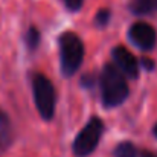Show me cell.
Returning <instances> with one entry per match:
<instances>
[{"label": "cell", "instance_id": "cell-1", "mask_svg": "<svg viewBox=\"0 0 157 157\" xmlns=\"http://www.w3.org/2000/svg\"><path fill=\"white\" fill-rule=\"evenodd\" d=\"M99 86H101V98L102 104L107 108H114L117 105L124 104L128 98V84L125 81L124 73L111 63H107L102 67L101 76H99Z\"/></svg>", "mask_w": 157, "mask_h": 157}, {"label": "cell", "instance_id": "cell-2", "mask_svg": "<svg viewBox=\"0 0 157 157\" xmlns=\"http://www.w3.org/2000/svg\"><path fill=\"white\" fill-rule=\"evenodd\" d=\"M59 59L61 73L66 78L75 75L84 59V44L81 38L73 32H64L59 35Z\"/></svg>", "mask_w": 157, "mask_h": 157}, {"label": "cell", "instance_id": "cell-3", "mask_svg": "<svg viewBox=\"0 0 157 157\" xmlns=\"http://www.w3.org/2000/svg\"><path fill=\"white\" fill-rule=\"evenodd\" d=\"M32 92H34V101L35 107L40 113V116L44 121H51L55 113L56 104V95L51 79H48L44 75L37 73L32 78Z\"/></svg>", "mask_w": 157, "mask_h": 157}, {"label": "cell", "instance_id": "cell-4", "mask_svg": "<svg viewBox=\"0 0 157 157\" xmlns=\"http://www.w3.org/2000/svg\"><path fill=\"white\" fill-rule=\"evenodd\" d=\"M102 133H104L102 119L98 117V116L90 117L89 122L86 124V127L78 133V136L73 140V145H72L73 154L78 157L90 156L95 151V148L98 147Z\"/></svg>", "mask_w": 157, "mask_h": 157}, {"label": "cell", "instance_id": "cell-5", "mask_svg": "<svg viewBox=\"0 0 157 157\" xmlns=\"http://www.w3.org/2000/svg\"><path fill=\"white\" fill-rule=\"evenodd\" d=\"M128 37H130L131 43L142 51H151L156 46L157 41L156 29L145 21L133 23L130 31H128Z\"/></svg>", "mask_w": 157, "mask_h": 157}, {"label": "cell", "instance_id": "cell-6", "mask_svg": "<svg viewBox=\"0 0 157 157\" xmlns=\"http://www.w3.org/2000/svg\"><path fill=\"white\" fill-rule=\"evenodd\" d=\"M113 59H114V66L128 78H137L139 76V61L136 59V56L130 52L127 48L124 46H116L113 51Z\"/></svg>", "mask_w": 157, "mask_h": 157}, {"label": "cell", "instance_id": "cell-7", "mask_svg": "<svg viewBox=\"0 0 157 157\" xmlns=\"http://www.w3.org/2000/svg\"><path fill=\"white\" fill-rule=\"evenodd\" d=\"M12 142V124L6 113L0 111V151H5Z\"/></svg>", "mask_w": 157, "mask_h": 157}, {"label": "cell", "instance_id": "cell-8", "mask_svg": "<svg viewBox=\"0 0 157 157\" xmlns=\"http://www.w3.org/2000/svg\"><path fill=\"white\" fill-rule=\"evenodd\" d=\"M130 8L136 15H145L157 9V0H131Z\"/></svg>", "mask_w": 157, "mask_h": 157}, {"label": "cell", "instance_id": "cell-9", "mask_svg": "<svg viewBox=\"0 0 157 157\" xmlns=\"http://www.w3.org/2000/svg\"><path fill=\"white\" fill-rule=\"evenodd\" d=\"M40 31L35 28V26H31L28 31H26V35H25V41H26V46L29 51H35L38 46H40Z\"/></svg>", "mask_w": 157, "mask_h": 157}, {"label": "cell", "instance_id": "cell-10", "mask_svg": "<svg viewBox=\"0 0 157 157\" xmlns=\"http://www.w3.org/2000/svg\"><path fill=\"white\" fill-rule=\"evenodd\" d=\"M114 157H137V150L131 142H121L114 148Z\"/></svg>", "mask_w": 157, "mask_h": 157}, {"label": "cell", "instance_id": "cell-11", "mask_svg": "<svg viewBox=\"0 0 157 157\" xmlns=\"http://www.w3.org/2000/svg\"><path fill=\"white\" fill-rule=\"evenodd\" d=\"M110 17H111L110 9H107V8L99 9L96 12V15H95V25H96V28H105L108 25V21H110Z\"/></svg>", "mask_w": 157, "mask_h": 157}, {"label": "cell", "instance_id": "cell-12", "mask_svg": "<svg viewBox=\"0 0 157 157\" xmlns=\"http://www.w3.org/2000/svg\"><path fill=\"white\" fill-rule=\"evenodd\" d=\"M82 2H84V0H64V5H66L67 9H70V11H78V9H81Z\"/></svg>", "mask_w": 157, "mask_h": 157}, {"label": "cell", "instance_id": "cell-13", "mask_svg": "<svg viewBox=\"0 0 157 157\" xmlns=\"http://www.w3.org/2000/svg\"><path fill=\"white\" fill-rule=\"evenodd\" d=\"M142 66L148 70H153L154 69V61L153 59H148V58H142Z\"/></svg>", "mask_w": 157, "mask_h": 157}, {"label": "cell", "instance_id": "cell-14", "mask_svg": "<svg viewBox=\"0 0 157 157\" xmlns=\"http://www.w3.org/2000/svg\"><path fill=\"white\" fill-rule=\"evenodd\" d=\"M140 157H157V153L156 151H148V150H145V151L140 153Z\"/></svg>", "mask_w": 157, "mask_h": 157}, {"label": "cell", "instance_id": "cell-15", "mask_svg": "<svg viewBox=\"0 0 157 157\" xmlns=\"http://www.w3.org/2000/svg\"><path fill=\"white\" fill-rule=\"evenodd\" d=\"M153 133H154V136H156V137H157V124H156V125H154V130H153Z\"/></svg>", "mask_w": 157, "mask_h": 157}]
</instances>
